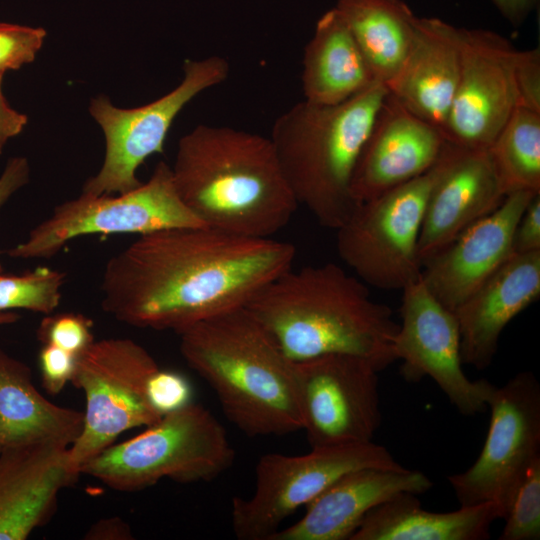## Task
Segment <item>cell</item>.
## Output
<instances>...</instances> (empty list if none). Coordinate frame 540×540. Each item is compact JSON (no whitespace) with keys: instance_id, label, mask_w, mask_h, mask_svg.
Here are the masks:
<instances>
[{"instance_id":"1","label":"cell","mask_w":540,"mask_h":540,"mask_svg":"<svg viewBox=\"0 0 540 540\" xmlns=\"http://www.w3.org/2000/svg\"><path fill=\"white\" fill-rule=\"evenodd\" d=\"M296 248L207 226L140 235L105 266L101 306L137 328L176 333L244 307L293 266Z\"/></svg>"},{"instance_id":"2","label":"cell","mask_w":540,"mask_h":540,"mask_svg":"<svg viewBox=\"0 0 540 540\" xmlns=\"http://www.w3.org/2000/svg\"><path fill=\"white\" fill-rule=\"evenodd\" d=\"M292 361L331 354L357 356L379 372L397 360L399 324L367 285L334 263L293 266L245 306Z\"/></svg>"},{"instance_id":"3","label":"cell","mask_w":540,"mask_h":540,"mask_svg":"<svg viewBox=\"0 0 540 540\" xmlns=\"http://www.w3.org/2000/svg\"><path fill=\"white\" fill-rule=\"evenodd\" d=\"M171 171L183 203L220 231L271 238L299 205L270 138L249 131L196 126L179 140Z\"/></svg>"},{"instance_id":"4","label":"cell","mask_w":540,"mask_h":540,"mask_svg":"<svg viewBox=\"0 0 540 540\" xmlns=\"http://www.w3.org/2000/svg\"><path fill=\"white\" fill-rule=\"evenodd\" d=\"M177 334L185 361L210 385L227 419L244 434L302 430L294 362L245 306Z\"/></svg>"},{"instance_id":"5","label":"cell","mask_w":540,"mask_h":540,"mask_svg":"<svg viewBox=\"0 0 540 540\" xmlns=\"http://www.w3.org/2000/svg\"><path fill=\"white\" fill-rule=\"evenodd\" d=\"M388 90L375 83L336 105L302 100L273 123L269 137L298 204L337 230L358 207L353 175Z\"/></svg>"},{"instance_id":"6","label":"cell","mask_w":540,"mask_h":540,"mask_svg":"<svg viewBox=\"0 0 540 540\" xmlns=\"http://www.w3.org/2000/svg\"><path fill=\"white\" fill-rule=\"evenodd\" d=\"M226 430L212 413L191 402L163 415L142 433L114 443L80 470L113 490L134 492L164 478L209 481L233 463Z\"/></svg>"},{"instance_id":"7","label":"cell","mask_w":540,"mask_h":540,"mask_svg":"<svg viewBox=\"0 0 540 540\" xmlns=\"http://www.w3.org/2000/svg\"><path fill=\"white\" fill-rule=\"evenodd\" d=\"M445 150L426 173L360 203L335 230L339 257L367 286L403 290L420 278L419 235Z\"/></svg>"},{"instance_id":"8","label":"cell","mask_w":540,"mask_h":540,"mask_svg":"<svg viewBox=\"0 0 540 540\" xmlns=\"http://www.w3.org/2000/svg\"><path fill=\"white\" fill-rule=\"evenodd\" d=\"M158 368L143 346L127 338L94 340L77 357L71 383L84 392L86 408L83 429L68 450L78 474L123 432L161 418L146 396L147 381Z\"/></svg>"},{"instance_id":"9","label":"cell","mask_w":540,"mask_h":540,"mask_svg":"<svg viewBox=\"0 0 540 540\" xmlns=\"http://www.w3.org/2000/svg\"><path fill=\"white\" fill-rule=\"evenodd\" d=\"M404 467L372 441L312 448L304 455L269 453L255 468V490L232 500L231 523L241 540H269L283 521L346 473L361 468Z\"/></svg>"},{"instance_id":"10","label":"cell","mask_w":540,"mask_h":540,"mask_svg":"<svg viewBox=\"0 0 540 540\" xmlns=\"http://www.w3.org/2000/svg\"><path fill=\"white\" fill-rule=\"evenodd\" d=\"M205 226L183 203L171 166L159 162L148 181L122 194L89 195L66 201L9 250L14 258H50L69 241L89 234H149L175 227Z\"/></svg>"},{"instance_id":"11","label":"cell","mask_w":540,"mask_h":540,"mask_svg":"<svg viewBox=\"0 0 540 540\" xmlns=\"http://www.w3.org/2000/svg\"><path fill=\"white\" fill-rule=\"evenodd\" d=\"M230 72L226 59L212 55L186 60L179 85L141 107H115L104 95L91 100L89 111L103 130L105 158L82 193L122 194L141 185L138 167L151 155L162 153L168 131L179 112L203 91L224 82Z\"/></svg>"},{"instance_id":"12","label":"cell","mask_w":540,"mask_h":540,"mask_svg":"<svg viewBox=\"0 0 540 540\" xmlns=\"http://www.w3.org/2000/svg\"><path fill=\"white\" fill-rule=\"evenodd\" d=\"M490 424L483 448L466 471L448 481L460 506L496 503L504 516L527 467L540 457V384L521 372L489 398Z\"/></svg>"},{"instance_id":"13","label":"cell","mask_w":540,"mask_h":540,"mask_svg":"<svg viewBox=\"0 0 540 540\" xmlns=\"http://www.w3.org/2000/svg\"><path fill=\"white\" fill-rule=\"evenodd\" d=\"M378 373L352 355L294 362L302 429L311 448L372 441L381 423Z\"/></svg>"},{"instance_id":"14","label":"cell","mask_w":540,"mask_h":540,"mask_svg":"<svg viewBox=\"0 0 540 540\" xmlns=\"http://www.w3.org/2000/svg\"><path fill=\"white\" fill-rule=\"evenodd\" d=\"M402 292L401 323L394 339L401 375L409 382L430 377L464 416L485 411L496 386L465 375L454 311L428 290L421 276Z\"/></svg>"},{"instance_id":"15","label":"cell","mask_w":540,"mask_h":540,"mask_svg":"<svg viewBox=\"0 0 540 540\" xmlns=\"http://www.w3.org/2000/svg\"><path fill=\"white\" fill-rule=\"evenodd\" d=\"M460 43L459 79L444 138L460 148L487 150L518 107L517 49L481 28H460Z\"/></svg>"},{"instance_id":"16","label":"cell","mask_w":540,"mask_h":540,"mask_svg":"<svg viewBox=\"0 0 540 540\" xmlns=\"http://www.w3.org/2000/svg\"><path fill=\"white\" fill-rule=\"evenodd\" d=\"M535 194H508L493 212L423 263L421 279L445 307L454 311L512 257L515 228Z\"/></svg>"},{"instance_id":"17","label":"cell","mask_w":540,"mask_h":540,"mask_svg":"<svg viewBox=\"0 0 540 540\" xmlns=\"http://www.w3.org/2000/svg\"><path fill=\"white\" fill-rule=\"evenodd\" d=\"M447 141L387 94L359 157L351 193L360 204L430 170Z\"/></svg>"},{"instance_id":"18","label":"cell","mask_w":540,"mask_h":540,"mask_svg":"<svg viewBox=\"0 0 540 540\" xmlns=\"http://www.w3.org/2000/svg\"><path fill=\"white\" fill-rule=\"evenodd\" d=\"M505 197L488 149H464L447 142L445 164L430 193L419 235L421 265L493 212Z\"/></svg>"},{"instance_id":"19","label":"cell","mask_w":540,"mask_h":540,"mask_svg":"<svg viewBox=\"0 0 540 540\" xmlns=\"http://www.w3.org/2000/svg\"><path fill=\"white\" fill-rule=\"evenodd\" d=\"M68 449L55 443L0 449V540H25L52 517L60 492L80 475Z\"/></svg>"},{"instance_id":"20","label":"cell","mask_w":540,"mask_h":540,"mask_svg":"<svg viewBox=\"0 0 540 540\" xmlns=\"http://www.w3.org/2000/svg\"><path fill=\"white\" fill-rule=\"evenodd\" d=\"M433 486L422 472L361 468L344 474L306 507L296 523L269 540H350L369 511L404 493L421 494Z\"/></svg>"},{"instance_id":"21","label":"cell","mask_w":540,"mask_h":540,"mask_svg":"<svg viewBox=\"0 0 540 540\" xmlns=\"http://www.w3.org/2000/svg\"><path fill=\"white\" fill-rule=\"evenodd\" d=\"M540 296V251L513 254L455 310L463 364H491L508 323Z\"/></svg>"},{"instance_id":"22","label":"cell","mask_w":540,"mask_h":540,"mask_svg":"<svg viewBox=\"0 0 540 540\" xmlns=\"http://www.w3.org/2000/svg\"><path fill=\"white\" fill-rule=\"evenodd\" d=\"M460 63V28L439 18L418 17L410 51L386 88L405 108L437 128L444 137Z\"/></svg>"},{"instance_id":"23","label":"cell","mask_w":540,"mask_h":540,"mask_svg":"<svg viewBox=\"0 0 540 540\" xmlns=\"http://www.w3.org/2000/svg\"><path fill=\"white\" fill-rule=\"evenodd\" d=\"M83 412L56 405L34 386L30 368L0 349V449L34 443L70 446Z\"/></svg>"},{"instance_id":"24","label":"cell","mask_w":540,"mask_h":540,"mask_svg":"<svg viewBox=\"0 0 540 540\" xmlns=\"http://www.w3.org/2000/svg\"><path fill=\"white\" fill-rule=\"evenodd\" d=\"M497 519L502 511L493 502L431 512L417 494L404 492L369 511L350 540H483Z\"/></svg>"},{"instance_id":"25","label":"cell","mask_w":540,"mask_h":540,"mask_svg":"<svg viewBox=\"0 0 540 540\" xmlns=\"http://www.w3.org/2000/svg\"><path fill=\"white\" fill-rule=\"evenodd\" d=\"M377 82L338 11L335 8L326 11L317 20L304 49L303 100L317 105H336Z\"/></svg>"},{"instance_id":"26","label":"cell","mask_w":540,"mask_h":540,"mask_svg":"<svg viewBox=\"0 0 540 540\" xmlns=\"http://www.w3.org/2000/svg\"><path fill=\"white\" fill-rule=\"evenodd\" d=\"M334 8L376 80L386 86L410 51L418 17L403 0H338Z\"/></svg>"},{"instance_id":"27","label":"cell","mask_w":540,"mask_h":540,"mask_svg":"<svg viewBox=\"0 0 540 540\" xmlns=\"http://www.w3.org/2000/svg\"><path fill=\"white\" fill-rule=\"evenodd\" d=\"M488 152L506 196L540 193V111L518 106Z\"/></svg>"},{"instance_id":"28","label":"cell","mask_w":540,"mask_h":540,"mask_svg":"<svg viewBox=\"0 0 540 540\" xmlns=\"http://www.w3.org/2000/svg\"><path fill=\"white\" fill-rule=\"evenodd\" d=\"M65 274L37 267L22 275H0V311L25 309L52 314L61 301Z\"/></svg>"},{"instance_id":"29","label":"cell","mask_w":540,"mask_h":540,"mask_svg":"<svg viewBox=\"0 0 540 540\" xmlns=\"http://www.w3.org/2000/svg\"><path fill=\"white\" fill-rule=\"evenodd\" d=\"M502 519L500 540L540 538V457L525 470Z\"/></svg>"},{"instance_id":"30","label":"cell","mask_w":540,"mask_h":540,"mask_svg":"<svg viewBox=\"0 0 540 540\" xmlns=\"http://www.w3.org/2000/svg\"><path fill=\"white\" fill-rule=\"evenodd\" d=\"M93 321L80 313L65 312L48 314L37 329V338L42 344L59 347L79 356L93 342Z\"/></svg>"},{"instance_id":"31","label":"cell","mask_w":540,"mask_h":540,"mask_svg":"<svg viewBox=\"0 0 540 540\" xmlns=\"http://www.w3.org/2000/svg\"><path fill=\"white\" fill-rule=\"evenodd\" d=\"M45 37L46 31L41 27L0 22V74L32 62Z\"/></svg>"},{"instance_id":"32","label":"cell","mask_w":540,"mask_h":540,"mask_svg":"<svg viewBox=\"0 0 540 540\" xmlns=\"http://www.w3.org/2000/svg\"><path fill=\"white\" fill-rule=\"evenodd\" d=\"M146 396L151 407L161 417L193 402L189 380L181 373L161 368L149 377Z\"/></svg>"},{"instance_id":"33","label":"cell","mask_w":540,"mask_h":540,"mask_svg":"<svg viewBox=\"0 0 540 540\" xmlns=\"http://www.w3.org/2000/svg\"><path fill=\"white\" fill-rule=\"evenodd\" d=\"M77 356L54 345L42 344L38 356L43 388L52 395L59 394L71 382Z\"/></svg>"},{"instance_id":"34","label":"cell","mask_w":540,"mask_h":540,"mask_svg":"<svg viewBox=\"0 0 540 540\" xmlns=\"http://www.w3.org/2000/svg\"><path fill=\"white\" fill-rule=\"evenodd\" d=\"M515 82L518 106L540 111V52L538 48L517 50Z\"/></svg>"},{"instance_id":"35","label":"cell","mask_w":540,"mask_h":540,"mask_svg":"<svg viewBox=\"0 0 540 540\" xmlns=\"http://www.w3.org/2000/svg\"><path fill=\"white\" fill-rule=\"evenodd\" d=\"M540 251V193L535 194L522 213L513 236V253Z\"/></svg>"},{"instance_id":"36","label":"cell","mask_w":540,"mask_h":540,"mask_svg":"<svg viewBox=\"0 0 540 540\" xmlns=\"http://www.w3.org/2000/svg\"><path fill=\"white\" fill-rule=\"evenodd\" d=\"M30 167L24 157L11 158L0 176V208L29 181Z\"/></svg>"},{"instance_id":"37","label":"cell","mask_w":540,"mask_h":540,"mask_svg":"<svg viewBox=\"0 0 540 540\" xmlns=\"http://www.w3.org/2000/svg\"><path fill=\"white\" fill-rule=\"evenodd\" d=\"M3 75L0 74V154L7 141L21 133L28 121L27 116L14 110L4 97Z\"/></svg>"},{"instance_id":"38","label":"cell","mask_w":540,"mask_h":540,"mask_svg":"<svg viewBox=\"0 0 540 540\" xmlns=\"http://www.w3.org/2000/svg\"><path fill=\"white\" fill-rule=\"evenodd\" d=\"M133 538L130 526L119 517L96 521L84 535L86 540H131Z\"/></svg>"},{"instance_id":"39","label":"cell","mask_w":540,"mask_h":540,"mask_svg":"<svg viewBox=\"0 0 540 540\" xmlns=\"http://www.w3.org/2000/svg\"><path fill=\"white\" fill-rule=\"evenodd\" d=\"M511 23L520 24L535 8L538 0H491Z\"/></svg>"},{"instance_id":"40","label":"cell","mask_w":540,"mask_h":540,"mask_svg":"<svg viewBox=\"0 0 540 540\" xmlns=\"http://www.w3.org/2000/svg\"><path fill=\"white\" fill-rule=\"evenodd\" d=\"M19 318L20 316L14 311H0V325L12 324Z\"/></svg>"},{"instance_id":"41","label":"cell","mask_w":540,"mask_h":540,"mask_svg":"<svg viewBox=\"0 0 540 540\" xmlns=\"http://www.w3.org/2000/svg\"><path fill=\"white\" fill-rule=\"evenodd\" d=\"M3 273V270H2V266H1V263H0V275Z\"/></svg>"}]
</instances>
